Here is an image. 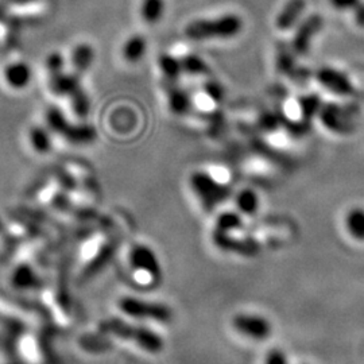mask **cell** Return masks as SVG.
I'll use <instances>...</instances> for the list:
<instances>
[{"label": "cell", "mask_w": 364, "mask_h": 364, "mask_svg": "<svg viewBox=\"0 0 364 364\" xmlns=\"http://www.w3.org/2000/svg\"><path fill=\"white\" fill-rule=\"evenodd\" d=\"M45 119H46L48 127H49L53 132L58 134V135H63V134L65 132L66 127L69 126L68 119H66L64 112H63L58 107H50V108L46 111Z\"/></svg>", "instance_id": "cell-24"}, {"label": "cell", "mask_w": 364, "mask_h": 364, "mask_svg": "<svg viewBox=\"0 0 364 364\" xmlns=\"http://www.w3.org/2000/svg\"><path fill=\"white\" fill-rule=\"evenodd\" d=\"M158 66L166 81L177 82V80L181 76V60H178L177 57H174L171 54H168V53L161 54L158 58Z\"/></svg>", "instance_id": "cell-18"}, {"label": "cell", "mask_w": 364, "mask_h": 364, "mask_svg": "<svg viewBox=\"0 0 364 364\" xmlns=\"http://www.w3.org/2000/svg\"><path fill=\"white\" fill-rule=\"evenodd\" d=\"M120 311L135 318H150L159 323H169L171 311L169 306L158 302H149L135 297H123L119 301Z\"/></svg>", "instance_id": "cell-5"}, {"label": "cell", "mask_w": 364, "mask_h": 364, "mask_svg": "<svg viewBox=\"0 0 364 364\" xmlns=\"http://www.w3.org/2000/svg\"><path fill=\"white\" fill-rule=\"evenodd\" d=\"M191 186L196 196L200 198L203 207L212 210L221 204L230 193V188L216 181L205 171H196L191 176Z\"/></svg>", "instance_id": "cell-3"}, {"label": "cell", "mask_w": 364, "mask_h": 364, "mask_svg": "<svg viewBox=\"0 0 364 364\" xmlns=\"http://www.w3.org/2000/svg\"><path fill=\"white\" fill-rule=\"evenodd\" d=\"M324 27V19L320 14H312L305 18L297 27L291 41V49L297 55H305L311 50L312 41Z\"/></svg>", "instance_id": "cell-6"}, {"label": "cell", "mask_w": 364, "mask_h": 364, "mask_svg": "<svg viewBox=\"0 0 364 364\" xmlns=\"http://www.w3.org/2000/svg\"><path fill=\"white\" fill-rule=\"evenodd\" d=\"M165 14V1L164 0H142L141 16L146 23L154 25L158 23Z\"/></svg>", "instance_id": "cell-20"}, {"label": "cell", "mask_w": 364, "mask_h": 364, "mask_svg": "<svg viewBox=\"0 0 364 364\" xmlns=\"http://www.w3.org/2000/svg\"><path fill=\"white\" fill-rule=\"evenodd\" d=\"M347 228L350 234L358 239L364 240V209L355 208L347 216Z\"/></svg>", "instance_id": "cell-26"}, {"label": "cell", "mask_w": 364, "mask_h": 364, "mask_svg": "<svg viewBox=\"0 0 364 364\" xmlns=\"http://www.w3.org/2000/svg\"><path fill=\"white\" fill-rule=\"evenodd\" d=\"M182 72L192 75V76H201V75H207L209 72L207 63L196 55V54H188L181 58Z\"/></svg>", "instance_id": "cell-22"}, {"label": "cell", "mask_w": 364, "mask_h": 364, "mask_svg": "<svg viewBox=\"0 0 364 364\" xmlns=\"http://www.w3.org/2000/svg\"><path fill=\"white\" fill-rule=\"evenodd\" d=\"M64 66H65V58L63 57L61 53L53 52L52 54L48 55L46 69L50 76L55 73H60V72H64Z\"/></svg>", "instance_id": "cell-28"}, {"label": "cell", "mask_w": 364, "mask_h": 364, "mask_svg": "<svg viewBox=\"0 0 364 364\" xmlns=\"http://www.w3.org/2000/svg\"><path fill=\"white\" fill-rule=\"evenodd\" d=\"M130 263L134 270L147 277H159L161 274L159 262L154 251L144 245H135L131 248Z\"/></svg>", "instance_id": "cell-9"}, {"label": "cell", "mask_w": 364, "mask_h": 364, "mask_svg": "<svg viewBox=\"0 0 364 364\" xmlns=\"http://www.w3.org/2000/svg\"><path fill=\"white\" fill-rule=\"evenodd\" d=\"M95 61V50L90 43H78L70 54V64L75 72L81 75L87 72Z\"/></svg>", "instance_id": "cell-17"}, {"label": "cell", "mask_w": 364, "mask_h": 364, "mask_svg": "<svg viewBox=\"0 0 364 364\" xmlns=\"http://www.w3.org/2000/svg\"><path fill=\"white\" fill-rule=\"evenodd\" d=\"M232 326L242 335L255 340H264L272 333L270 323L264 317L257 314H236L232 318Z\"/></svg>", "instance_id": "cell-7"}, {"label": "cell", "mask_w": 364, "mask_h": 364, "mask_svg": "<svg viewBox=\"0 0 364 364\" xmlns=\"http://www.w3.org/2000/svg\"><path fill=\"white\" fill-rule=\"evenodd\" d=\"M362 0H329L331 6L338 11H348L355 10Z\"/></svg>", "instance_id": "cell-32"}, {"label": "cell", "mask_w": 364, "mask_h": 364, "mask_svg": "<svg viewBox=\"0 0 364 364\" xmlns=\"http://www.w3.org/2000/svg\"><path fill=\"white\" fill-rule=\"evenodd\" d=\"M70 107L76 117L80 119H85L90 115L91 111V99L87 95V92L82 91L81 88L76 93L70 96Z\"/></svg>", "instance_id": "cell-25"}, {"label": "cell", "mask_w": 364, "mask_h": 364, "mask_svg": "<svg viewBox=\"0 0 364 364\" xmlns=\"http://www.w3.org/2000/svg\"><path fill=\"white\" fill-rule=\"evenodd\" d=\"M323 105H324V103L321 102V99H320L318 95H313V93H311V95H305V96L299 97V111H301V115H302V119L311 122L313 117L318 115V112H320Z\"/></svg>", "instance_id": "cell-21"}, {"label": "cell", "mask_w": 364, "mask_h": 364, "mask_svg": "<svg viewBox=\"0 0 364 364\" xmlns=\"http://www.w3.org/2000/svg\"><path fill=\"white\" fill-rule=\"evenodd\" d=\"M100 331L107 335L131 341L151 353H156L164 348V340L156 332L146 326L130 324L119 318H108L100 323Z\"/></svg>", "instance_id": "cell-2"}, {"label": "cell", "mask_w": 364, "mask_h": 364, "mask_svg": "<svg viewBox=\"0 0 364 364\" xmlns=\"http://www.w3.org/2000/svg\"><path fill=\"white\" fill-rule=\"evenodd\" d=\"M3 76L6 84L13 90H23L30 84L33 72L26 63H13L4 68Z\"/></svg>", "instance_id": "cell-12"}, {"label": "cell", "mask_w": 364, "mask_h": 364, "mask_svg": "<svg viewBox=\"0 0 364 364\" xmlns=\"http://www.w3.org/2000/svg\"><path fill=\"white\" fill-rule=\"evenodd\" d=\"M355 11V22L358 26L364 27V1H360Z\"/></svg>", "instance_id": "cell-35"}, {"label": "cell", "mask_w": 364, "mask_h": 364, "mask_svg": "<svg viewBox=\"0 0 364 364\" xmlns=\"http://www.w3.org/2000/svg\"><path fill=\"white\" fill-rule=\"evenodd\" d=\"M236 205L243 213L254 215L259 207V198L254 191L245 189L236 197Z\"/></svg>", "instance_id": "cell-27"}, {"label": "cell", "mask_w": 364, "mask_h": 364, "mask_svg": "<svg viewBox=\"0 0 364 364\" xmlns=\"http://www.w3.org/2000/svg\"><path fill=\"white\" fill-rule=\"evenodd\" d=\"M147 52V41L144 36H132L127 39L122 48V55L123 58L130 63V64H136L142 61Z\"/></svg>", "instance_id": "cell-16"}, {"label": "cell", "mask_w": 364, "mask_h": 364, "mask_svg": "<svg viewBox=\"0 0 364 364\" xmlns=\"http://www.w3.org/2000/svg\"><path fill=\"white\" fill-rule=\"evenodd\" d=\"M243 30V21L236 14H225L218 18L196 19L185 27V36L192 41L234 38Z\"/></svg>", "instance_id": "cell-1"}, {"label": "cell", "mask_w": 364, "mask_h": 364, "mask_svg": "<svg viewBox=\"0 0 364 364\" xmlns=\"http://www.w3.org/2000/svg\"><path fill=\"white\" fill-rule=\"evenodd\" d=\"M49 88L53 95L55 96H72L73 93L81 88L80 82V75L78 73H65L60 72L50 76L49 81Z\"/></svg>", "instance_id": "cell-11"}, {"label": "cell", "mask_w": 364, "mask_h": 364, "mask_svg": "<svg viewBox=\"0 0 364 364\" xmlns=\"http://www.w3.org/2000/svg\"><path fill=\"white\" fill-rule=\"evenodd\" d=\"M306 9L305 0H287L275 18V26L281 31L291 30L299 23V18Z\"/></svg>", "instance_id": "cell-10"}, {"label": "cell", "mask_w": 364, "mask_h": 364, "mask_svg": "<svg viewBox=\"0 0 364 364\" xmlns=\"http://www.w3.org/2000/svg\"><path fill=\"white\" fill-rule=\"evenodd\" d=\"M169 82L168 87V105L169 109L174 115H186L192 108V97L188 92L181 87H178L176 82Z\"/></svg>", "instance_id": "cell-13"}, {"label": "cell", "mask_w": 364, "mask_h": 364, "mask_svg": "<svg viewBox=\"0 0 364 364\" xmlns=\"http://www.w3.org/2000/svg\"><path fill=\"white\" fill-rule=\"evenodd\" d=\"M13 284L19 289H34L38 285V277L28 266H21L15 270Z\"/></svg>", "instance_id": "cell-23"}, {"label": "cell", "mask_w": 364, "mask_h": 364, "mask_svg": "<svg viewBox=\"0 0 364 364\" xmlns=\"http://www.w3.org/2000/svg\"><path fill=\"white\" fill-rule=\"evenodd\" d=\"M264 364H287V355L281 350H273L266 356Z\"/></svg>", "instance_id": "cell-33"}, {"label": "cell", "mask_w": 364, "mask_h": 364, "mask_svg": "<svg viewBox=\"0 0 364 364\" xmlns=\"http://www.w3.org/2000/svg\"><path fill=\"white\" fill-rule=\"evenodd\" d=\"M296 53L291 49V46H287V43H281L277 49L275 55V66L277 70L289 77H296L299 73V69L296 64Z\"/></svg>", "instance_id": "cell-14"}, {"label": "cell", "mask_w": 364, "mask_h": 364, "mask_svg": "<svg viewBox=\"0 0 364 364\" xmlns=\"http://www.w3.org/2000/svg\"><path fill=\"white\" fill-rule=\"evenodd\" d=\"M316 77L324 88L338 96H350L355 92V87L350 77L336 68H320L316 73Z\"/></svg>", "instance_id": "cell-8"}, {"label": "cell", "mask_w": 364, "mask_h": 364, "mask_svg": "<svg viewBox=\"0 0 364 364\" xmlns=\"http://www.w3.org/2000/svg\"><path fill=\"white\" fill-rule=\"evenodd\" d=\"M259 126L264 131L277 130L281 126V117L274 112H264L259 117Z\"/></svg>", "instance_id": "cell-30"}, {"label": "cell", "mask_w": 364, "mask_h": 364, "mask_svg": "<svg viewBox=\"0 0 364 364\" xmlns=\"http://www.w3.org/2000/svg\"><path fill=\"white\" fill-rule=\"evenodd\" d=\"M204 91H205V93L208 95L209 97H210L213 102H216V103H220L221 100L224 99V93H225L220 82L213 81V80L205 82Z\"/></svg>", "instance_id": "cell-29"}, {"label": "cell", "mask_w": 364, "mask_h": 364, "mask_svg": "<svg viewBox=\"0 0 364 364\" xmlns=\"http://www.w3.org/2000/svg\"><path fill=\"white\" fill-rule=\"evenodd\" d=\"M240 218L235 213H224L221 215L219 219V227L224 231H230L232 228H236L240 225Z\"/></svg>", "instance_id": "cell-31"}, {"label": "cell", "mask_w": 364, "mask_h": 364, "mask_svg": "<svg viewBox=\"0 0 364 364\" xmlns=\"http://www.w3.org/2000/svg\"><path fill=\"white\" fill-rule=\"evenodd\" d=\"M0 221H1V220H0Z\"/></svg>", "instance_id": "cell-36"}, {"label": "cell", "mask_w": 364, "mask_h": 364, "mask_svg": "<svg viewBox=\"0 0 364 364\" xmlns=\"http://www.w3.org/2000/svg\"><path fill=\"white\" fill-rule=\"evenodd\" d=\"M289 130L294 135H304L306 134V131L309 130V122L308 120H301V122H294L289 124Z\"/></svg>", "instance_id": "cell-34"}, {"label": "cell", "mask_w": 364, "mask_h": 364, "mask_svg": "<svg viewBox=\"0 0 364 364\" xmlns=\"http://www.w3.org/2000/svg\"><path fill=\"white\" fill-rule=\"evenodd\" d=\"M61 136L65 138L69 144H88L96 139L97 132L95 130V127L88 123H78V124L69 123L65 132Z\"/></svg>", "instance_id": "cell-15"}, {"label": "cell", "mask_w": 364, "mask_h": 364, "mask_svg": "<svg viewBox=\"0 0 364 364\" xmlns=\"http://www.w3.org/2000/svg\"><path fill=\"white\" fill-rule=\"evenodd\" d=\"M355 114H356V108L353 105L324 103L317 117H320L326 129L343 135L353 130Z\"/></svg>", "instance_id": "cell-4"}, {"label": "cell", "mask_w": 364, "mask_h": 364, "mask_svg": "<svg viewBox=\"0 0 364 364\" xmlns=\"http://www.w3.org/2000/svg\"><path fill=\"white\" fill-rule=\"evenodd\" d=\"M28 142L39 154H46L52 150V136L49 135V131L45 130L43 127L30 129Z\"/></svg>", "instance_id": "cell-19"}]
</instances>
